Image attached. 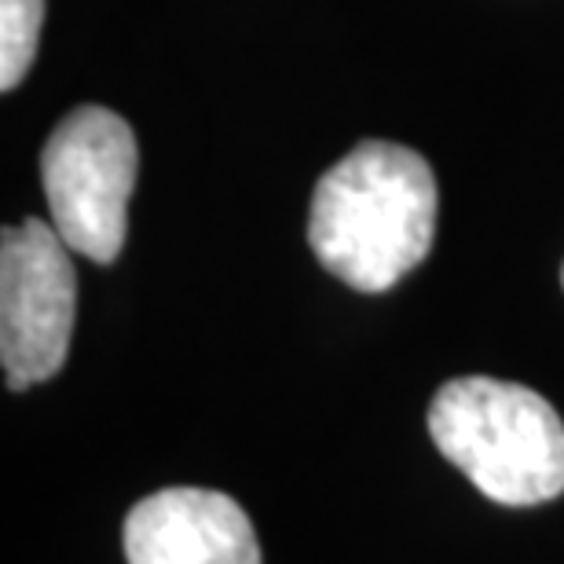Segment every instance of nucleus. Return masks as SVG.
I'll return each instance as SVG.
<instances>
[{
    "label": "nucleus",
    "instance_id": "nucleus-1",
    "mask_svg": "<svg viewBox=\"0 0 564 564\" xmlns=\"http://www.w3.org/2000/svg\"><path fill=\"white\" fill-rule=\"evenodd\" d=\"M436 202V176L419 151L364 140L315 184L308 246L352 290L386 293L433 250Z\"/></svg>",
    "mask_w": 564,
    "mask_h": 564
},
{
    "label": "nucleus",
    "instance_id": "nucleus-2",
    "mask_svg": "<svg viewBox=\"0 0 564 564\" xmlns=\"http://www.w3.org/2000/svg\"><path fill=\"white\" fill-rule=\"evenodd\" d=\"M429 436L499 506H539L564 491V422L528 386L484 375L447 381L429 403Z\"/></svg>",
    "mask_w": 564,
    "mask_h": 564
},
{
    "label": "nucleus",
    "instance_id": "nucleus-3",
    "mask_svg": "<svg viewBox=\"0 0 564 564\" xmlns=\"http://www.w3.org/2000/svg\"><path fill=\"white\" fill-rule=\"evenodd\" d=\"M140 151L132 126L107 107L70 110L41 151V187L55 231L96 264L118 261L129 231Z\"/></svg>",
    "mask_w": 564,
    "mask_h": 564
},
{
    "label": "nucleus",
    "instance_id": "nucleus-4",
    "mask_svg": "<svg viewBox=\"0 0 564 564\" xmlns=\"http://www.w3.org/2000/svg\"><path fill=\"white\" fill-rule=\"evenodd\" d=\"M55 224L22 220L0 239V364L11 392L59 375L70 352L77 275Z\"/></svg>",
    "mask_w": 564,
    "mask_h": 564
},
{
    "label": "nucleus",
    "instance_id": "nucleus-5",
    "mask_svg": "<svg viewBox=\"0 0 564 564\" xmlns=\"http://www.w3.org/2000/svg\"><path fill=\"white\" fill-rule=\"evenodd\" d=\"M129 564H261L250 517L206 488H165L126 517Z\"/></svg>",
    "mask_w": 564,
    "mask_h": 564
},
{
    "label": "nucleus",
    "instance_id": "nucleus-6",
    "mask_svg": "<svg viewBox=\"0 0 564 564\" xmlns=\"http://www.w3.org/2000/svg\"><path fill=\"white\" fill-rule=\"evenodd\" d=\"M44 0H0V88L22 85L37 55Z\"/></svg>",
    "mask_w": 564,
    "mask_h": 564
},
{
    "label": "nucleus",
    "instance_id": "nucleus-7",
    "mask_svg": "<svg viewBox=\"0 0 564 564\" xmlns=\"http://www.w3.org/2000/svg\"><path fill=\"white\" fill-rule=\"evenodd\" d=\"M561 282H564V272H561Z\"/></svg>",
    "mask_w": 564,
    "mask_h": 564
}]
</instances>
